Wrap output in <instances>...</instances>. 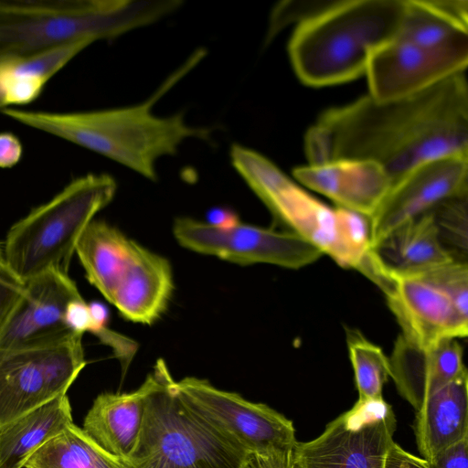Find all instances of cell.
<instances>
[{"label": "cell", "instance_id": "cell-1", "mask_svg": "<svg viewBox=\"0 0 468 468\" xmlns=\"http://www.w3.org/2000/svg\"><path fill=\"white\" fill-rule=\"evenodd\" d=\"M308 165L368 160L381 165L391 185L436 157L468 154V82L455 73L418 93L393 100L367 94L331 107L307 130Z\"/></svg>", "mask_w": 468, "mask_h": 468}, {"label": "cell", "instance_id": "cell-2", "mask_svg": "<svg viewBox=\"0 0 468 468\" xmlns=\"http://www.w3.org/2000/svg\"><path fill=\"white\" fill-rule=\"evenodd\" d=\"M203 55V50L195 52L150 98L134 105L71 112L10 107L1 112L23 125L86 148L156 181L159 158L176 154L186 138L211 140L212 129L188 125L184 112L161 117L152 110Z\"/></svg>", "mask_w": 468, "mask_h": 468}, {"label": "cell", "instance_id": "cell-3", "mask_svg": "<svg viewBox=\"0 0 468 468\" xmlns=\"http://www.w3.org/2000/svg\"><path fill=\"white\" fill-rule=\"evenodd\" d=\"M406 9L407 0H334L294 27L288 54L296 76L324 87L365 75L372 53L399 37Z\"/></svg>", "mask_w": 468, "mask_h": 468}, {"label": "cell", "instance_id": "cell-4", "mask_svg": "<svg viewBox=\"0 0 468 468\" xmlns=\"http://www.w3.org/2000/svg\"><path fill=\"white\" fill-rule=\"evenodd\" d=\"M177 0H0V58L113 39L175 12Z\"/></svg>", "mask_w": 468, "mask_h": 468}, {"label": "cell", "instance_id": "cell-5", "mask_svg": "<svg viewBox=\"0 0 468 468\" xmlns=\"http://www.w3.org/2000/svg\"><path fill=\"white\" fill-rule=\"evenodd\" d=\"M229 157L233 168L278 223L315 245L339 266L360 271L373 250L367 218L325 205L251 148L233 144Z\"/></svg>", "mask_w": 468, "mask_h": 468}, {"label": "cell", "instance_id": "cell-6", "mask_svg": "<svg viewBox=\"0 0 468 468\" xmlns=\"http://www.w3.org/2000/svg\"><path fill=\"white\" fill-rule=\"evenodd\" d=\"M116 190L108 174L73 179L9 229L3 249L6 265L24 282L48 271L68 273L80 237Z\"/></svg>", "mask_w": 468, "mask_h": 468}, {"label": "cell", "instance_id": "cell-7", "mask_svg": "<svg viewBox=\"0 0 468 468\" xmlns=\"http://www.w3.org/2000/svg\"><path fill=\"white\" fill-rule=\"evenodd\" d=\"M75 253L89 282L124 319L152 324L166 310L174 281L165 257L94 219L80 237Z\"/></svg>", "mask_w": 468, "mask_h": 468}, {"label": "cell", "instance_id": "cell-8", "mask_svg": "<svg viewBox=\"0 0 468 468\" xmlns=\"http://www.w3.org/2000/svg\"><path fill=\"white\" fill-rule=\"evenodd\" d=\"M159 364L160 379L125 468H242L251 453L190 410L165 362Z\"/></svg>", "mask_w": 468, "mask_h": 468}, {"label": "cell", "instance_id": "cell-9", "mask_svg": "<svg viewBox=\"0 0 468 468\" xmlns=\"http://www.w3.org/2000/svg\"><path fill=\"white\" fill-rule=\"evenodd\" d=\"M82 335L0 348V427L67 394L86 365Z\"/></svg>", "mask_w": 468, "mask_h": 468}, {"label": "cell", "instance_id": "cell-10", "mask_svg": "<svg viewBox=\"0 0 468 468\" xmlns=\"http://www.w3.org/2000/svg\"><path fill=\"white\" fill-rule=\"evenodd\" d=\"M396 426L395 413L383 399H357L318 437L297 441L295 457L300 468H384Z\"/></svg>", "mask_w": 468, "mask_h": 468}, {"label": "cell", "instance_id": "cell-11", "mask_svg": "<svg viewBox=\"0 0 468 468\" xmlns=\"http://www.w3.org/2000/svg\"><path fill=\"white\" fill-rule=\"evenodd\" d=\"M176 389L190 410L249 453L291 451L297 444L292 420L266 404L194 377L176 381Z\"/></svg>", "mask_w": 468, "mask_h": 468}, {"label": "cell", "instance_id": "cell-12", "mask_svg": "<svg viewBox=\"0 0 468 468\" xmlns=\"http://www.w3.org/2000/svg\"><path fill=\"white\" fill-rule=\"evenodd\" d=\"M173 235L182 247L240 265L268 263L300 269L323 256L315 245L289 231H278L239 221L217 227L188 217L177 218Z\"/></svg>", "mask_w": 468, "mask_h": 468}, {"label": "cell", "instance_id": "cell-13", "mask_svg": "<svg viewBox=\"0 0 468 468\" xmlns=\"http://www.w3.org/2000/svg\"><path fill=\"white\" fill-rule=\"evenodd\" d=\"M468 193V154L425 161L394 182L369 218L374 250L399 228L440 203Z\"/></svg>", "mask_w": 468, "mask_h": 468}, {"label": "cell", "instance_id": "cell-14", "mask_svg": "<svg viewBox=\"0 0 468 468\" xmlns=\"http://www.w3.org/2000/svg\"><path fill=\"white\" fill-rule=\"evenodd\" d=\"M378 286L401 328L400 335L410 343L428 347L446 338L467 336L468 319L444 290L426 278L387 264Z\"/></svg>", "mask_w": 468, "mask_h": 468}, {"label": "cell", "instance_id": "cell-15", "mask_svg": "<svg viewBox=\"0 0 468 468\" xmlns=\"http://www.w3.org/2000/svg\"><path fill=\"white\" fill-rule=\"evenodd\" d=\"M468 51L428 48L394 39L376 49L367 63L368 94L393 100L422 91L465 71Z\"/></svg>", "mask_w": 468, "mask_h": 468}, {"label": "cell", "instance_id": "cell-16", "mask_svg": "<svg viewBox=\"0 0 468 468\" xmlns=\"http://www.w3.org/2000/svg\"><path fill=\"white\" fill-rule=\"evenodd\" d=\"M82 298L68 273L48 271L25 282L24 292L0 327V348L62 337L68 304Z\"/></svg>", "mask_w": 468, "mask_h": 468}, {"label": "cell", "instance_id": "cell-17", "mask_svg": "<svg viewBox=\"0 0 468 468\" xmlns=\"http://www.w3.org/2000/svg\"><path fill=\"white\" fill-rule=\"evenodd\" d=\"M301 185L331 199L341 207L368 219L387 195L391 179L378 164L344 159L293 168Z\"/></svg>", "mask_w": 468, "mask_h": 468}, {"label": "cell", "instance_id": "cell-18", "mask_svg": "<svg viewBox=\"0 0 468 468\" xmlns=\"http://www.w3.org/2000/svg\"><path fill=\"white\" fill-rule=\"evenodd\" d=\"M390 378L400 394L416 410L426 399L467 369L457 338H446L421 347L397 338L389 357Z\"/></svg>", "mask_w": 468, "mask_h": 468}, {"label": "cell", "instance_id": "cell-19", "mask_svg": "<svg viewBox=\"0 0 468 468\" xmlns=\"http://www.w3.org/2000/svg\"><path fill=\"white\" fill-rule=\"evenodd\" d=\"M160 379V364L134 391L97 396L83 420V431L111 454L126 461L143 427L147 399Z\"/></svg>", "mask_w": 468, "mask_h": 468}, {"label": "cell", "instance_id": "cell-20", "mask_svg": "<svg viewBox=\"0 0 468 468\" xmlns=\"http://www.w3.org/2000/svg\"><path fill=\"white\" fill-rule=\"evenodd\" d=\"M413 429L418 450L427 462L468 437L467 370L425 399Z\"/></svg>", "mask_w": 468, "mask_h": 468}, {"label": "cell", "instance_id": "cell-21", "mask_svg": "<svg viewBox=\"0 0 468 468\" xmlns=\"http://www.w3.org/2000/svg\"><path fill=\"white\" fill-rule=\"evenodd\" d=\"M80 40L26 56L0 58V111L36 100L47 82L92 44Z\"/></svg>", "mask_w": 468, "mask_h": 468}, {"label": "cell", "instance_id": "cell-22", "mask_svg": "<svg viewBox=\"0 0 468 468\" xmlns=\"http://www.w3.org/2000/svg\"><path fill=\"white\" fill-rule=\"evenodd\" d=\"M73 422L67 394L0 427V468H24L30 456Z\"/></svg>", "mask_w": 468, "mask_h": 468}, {"label": "cell", "instance_id": "cell-23", "mask_svg": "<svg viewBox=\"0 0 468 468\" xmlns=\"http://www.w3.org/2000/svg\"><path fill=\"white\" fill-rule=\"evenodd\" d=\"M377 252L389 267L406 272L425 271L456 260L440 238L432 210L395 230Z\"/></svg>", "mask_w": 468, "mask_h": 468}, {"label": "cell", "instance_id": "cell-24", "mask_svg": "<svg viewBox=\"0 0 468 468\" xmlns=\"http://www.w3.org/2000/svg\"><path fill=\"white\" fill-rule=\"evenodd\" d=\"M73 422L37 449L24 468H125Z\"/></svg>", "mask_w": 468, "mask_h": 468}, {"label": "cell", "instance_id": "cell-25", "mask_svg": "<svg viewBox=\"0 0 468 468\" xmlns=\"http://www.w3.org/2000/svg\"><path fill=\"white\" fill-rule=\"evenodd\" d=\"M396 39L428 48L468 51V27L443 16L430 0H407L404 21Z\"/></svg>", "mask_w": 468, "mask_h": 468}, {"label": "cell", "instance_id": "cell-26", "mask_svg": "<svg viewBox=\"0 0 468 468\" xmlns=\"http://www.w3.org/2000/svg\"><path fill=\"white\" fill-rule=\"evenodd\" d=\"M346 343L358 400L382 399L383 387L390 377L389 357L357 330L346 331Z\"/></svg>", "mask_w": 468, "mask_h": 468}, {"label": "cell", "instance_id": "cell-27", "mask_svg": "<svg viewBox=\"0 0 468 468\" xmlns=\"http://www.w3.org/2000/svg\"><path fill=\"white\" fill-rule=\"evenodd\" d=\"M432 212L439 229L440 238L446 239L460 250H467V196L447 199Z\"/></svg>", "mask_w": 468, "mask_h": 468}, {"label": "cell", "instance_id": "cell-28", "mask_svg": "<svg viewBox=\"0 0 468 468\" xmlns=\"http://www.w3.org/2000/svg\"><path fill=\"white\" fill-rule=\"evenodd\" d=\"M334 0H287L272 10L268 33L271 40L286 27H295L328 7Z\"/></svg>", "mask_w": 468, "mask_h": 468}, {"label": "cell", "instance_id": "cell-29", "mask_svg": "<svg viewBox=\"0 0 468 468\" xmlns=\"http://www.w3.org/2000/svg\"><path fill=\"white\" fill-rule=\"evenodd\" d=\"M25 289V282L0 261V327L6 321Z\"/></svg>", "mask_w": 468, "mask_h": 468}, {"label": "cell", "instance_id": "cell-30", "mask_svg": "<svg viewBox=\"0 0 468 468\" xmlns=\"http://www.w3.org/2000/svg\"><path fill=\"white\" fill-rule=\"evenodd\" d=\"M468 437L450 445L427 462L431 468H468Z\"/></svg>", "mask_w": 468, "mask_h": 468}, {"label": "cell", "instance_id": "cell-31", "mask_svg": "<svg viewBox=\"0 0 468 468\" xmlns=\"http://www.w3.org/2000/svg\"><path fill=\"white\" fill-rule=\"evenodd\" d=\"M294 451L251 453L242 468H300Z\"/></svg>", "mask_w": 468, "mask_h": 468}, {"label": "cell", "instance_id": "cell-32", "mask_svg": "<svg viewBox=\"0 0 468 468\" xmlns=\"http://www.w3.org/2000/svg\"><path fill=\"white\" fill-rule=\"evenodd\" d=\"M64 320L69 330L73 333L83 335L90 332L92 320L89 303L83 298L70 302L67 306Z\"/></svg>", "mask_w": 468, "mask_h": 468}, {"label": "cell", "instance_id": "cell-33", "mask_svg": "<svg viewBox=\"0 0 468 468\" xmlns=\"http://www.w3.org/2000/svg\"><path fill=\"white\" fill-rule=\"evenodd\" d=\"M384 468H431L427 461L417 457L395 441L391 444L388 452Z\"/></svg>", "mask_w": 468, "mask_h": 468}, {"label": "cell", "instance_id": "cell-34", "mask_svg": "<svg viewBox=\"0 0 468 468\" xmlns=\"http://www.w3.org/2000/svg\"><path fill=\"white\" fill-rule=\"evenodd\" d=\"M23 147L19 139L11 133H0V167L10 168L21 159Z\"/></svg>", "mask_w": 468, "mask_h": 468}, {"label": "cell", "instance_id": "cell-35", "mask_svg": "<svg viewBox=\"0 0 468 468\" xmlns=\"http://www.w3.org/2000/svg\"><path fill=\"white\" fill-rule=\"evenodd\" d=\"M239 217L230 208L217 207L211 208L207 213V223L217 227H230L238 223Z\"/></svg>", "mask_w": 468, "mask_h": 468}, {"label": "cell", "instance_id": "cell-36", "mask_svg": "<svg viewBox=\"0 0 468 468\" xmlns=\"http://www.w3.org/2000/svg\"><path fill=\"white\" fill-rule=\"evenodd\" d=\"M90 313L92 320V328L90 333L96 335L104 328L108 327L109 312L107 307L99 302L89 303Z\"/></svg>", "mask_w": 468, "mask_h": 468}, {"label": "cell", "instance_id": "cell-37", "mask_svg": "<svg viewBox=\"0 0 468 468\" xmlns=\"http://www.w3.org/2000/svg\"><path fill=\"white\" fill-rule=\"evenodd\" d=\"M5 261V260H4V256H3V249L0 246V261Z\"/></svg>", "mask_w": 468, "mask_h": 468}]
</instances>
